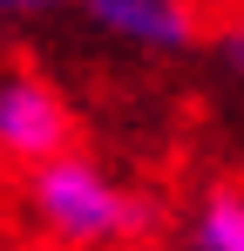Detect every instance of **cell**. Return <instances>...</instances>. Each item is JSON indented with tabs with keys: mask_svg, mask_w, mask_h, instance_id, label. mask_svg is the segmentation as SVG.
I'll list each match as a JSON object with an SVG mask.
<instances>
[{
	"mask_svg": "<svg viewBox=\"0 0 244 251\" xmlns=\"http://www.w3.org/2000/svg\"><path fill=\"white\" fill-rule=\"evenodd\" d=\"M21 217L68 251H109V245H136L156 224V204L129 190L116 170H102L95 156L61 150L48 163L21 170Z\"/></svg>",
	"mask_w": 244,
	"mask_h": 251,
	"instance_id": "1",
	"label": "cell"
},
{
	"mask_svg": "<svg viewBox=\"0 0 244 251\" xmlns=\"http://www.w3.org/2000/svg\"><path fill=\"white\" fill-rule=\"evenodd\" d=\"M75 150V109L41 75H0V163H48Z\"/></svg>",
	"mask_w": 244,
	"mask_h": 251,
	"instance_id": "2",
	"label": "cell"
},
{
	"mask_svg": "<svg viewBox=\"0 0 244 251\" xmlns=\"http://www.w3.org/2000/svg\"><path fill=\"white\" fill-rule=\"evenodd\" d=\"M81 21L136 54H190L203 41L197 0H81Z\"/></svg>",
	"mask_w": 244,
	"mask_h": 251,
	"instance_id": "3",
	"label": "cell"
},
{
	"mask_svg": "<svg viewBox=\"0 0 244 251\" xmlns=\"http://www.w3.org/2000/svg\"><path fill=\"white\" fill-rule=\"evenodd\" d=\"M183 251H244V190L238 176L203 183L183 217Z\"/></svg>",
	"mask_w": 244,
	"mask_h": 251,
	"instance_id": "4",
	"label": "cell"
},
{
	"mask_svg": "<svg viewBox=\"0 0 244 251\" xmlns=\"http://www.w3.org/2000/svg\"><path fill=\"white\" fill-rule=\"evenodd\" d=\"M61 0H0V21H41V14H54Z\"/></svg>",
	"mask_w": 244,
	"mask_h": 251,
	"instance_id": "5",
	"label": "cell"
}]
</instances>
